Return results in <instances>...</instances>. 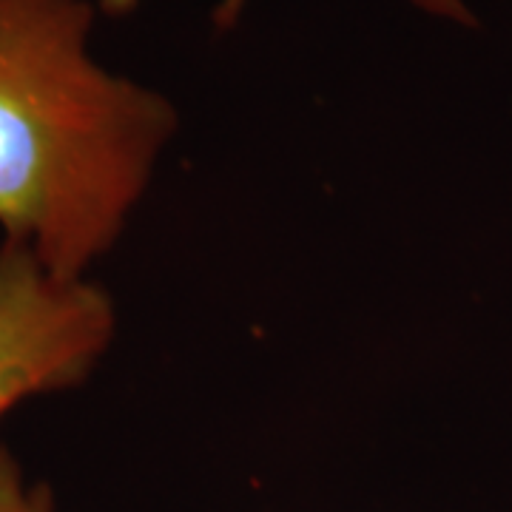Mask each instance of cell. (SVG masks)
<instances>
[{
  "label": "cell",
  "instance_id": "1",
  "mask_svg": "<svg viewBox=\"0 0 512 512\" xmlns=\"http://www.w3.org/2000/svg\"><path fill=\"white\" fill-rule=\"evenodd\" d=\"M92 29V0H0V231L63 279L114 248L180 126L94 60Z\"/></svg>",
  "mask_w": 512,
  "mask_h": 512
},
{
  "label": "cell",
  "instance_id": "2",
  "mask_svg": "<svg viewBox=\"0 0 512 512\" xmlns=\"http://www.w3.org/2000/svg\"><path fill=\"white\" fill-rule=\"evenodd\" d=\"M114 330V302L89 276L63 279L26 245L0 242V419L86 382Z\"/></svg>",
  "mask_w": 512,
  "mask_h": 512
},
{
  "label": "cell",
  "instance_id": "3",
  "mask_svg": "<svg viewBox=\"0 0 512 512\" xmlns=\"http://www.w3.org/2000/svg\"><path fill=\"white\" fill-rule=\"evenodd\" d=\"M0 512H57L46 484H29L18 458L0 447Z\"/></svg>",
  "mask_w": 512,
  "mask_h": 512
},
{
  "label": "cell",
  "instance_id": "4",
  "mask_svg": "<svg viewBox=\"0 0 512 512\" xmlns=\"http://www.w3.org/2000/svg\"><path fill=\"white\" fill-rule=\"evenodd\" d=\"M407 3H413L416 9L427 12V15L453 20V23H464V26H473L476 23V18L467 12L464 0H407ZM228 6H239V0H228Z\"/></svg>",
  "mask_w": 512,
  "mask_h": 512
},
{
  "label": "cell",
  "instance_id": "5",
  "mask_svg": "<svg viewBox=\"0 0 512 512\" xmlns=\"http://www.w3.org/2000/svg\"><path fill=\"white\" fill-rule=\"evenodd\" d=\"M143 0H100V9L106 12V15H128V12H134L137 6H140Z\"/></svg>",
  "mask_w": 512,
  "mask_h": 512
}]
</instances>
